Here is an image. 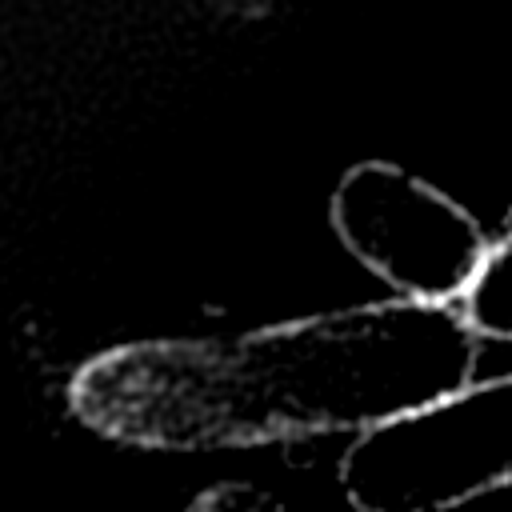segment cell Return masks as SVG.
<instances>
[{"mask_svg": "<svg viewBox=\"0 0 512 512\" xmlns=\"http://www.w3.org/2000/svg\"><path fill=\"white\" fill-rule=\"evenodd\" d=\"M460 304L372 300L228 336L128 340L84 360L68 408L104 440L160 452L356 436L476 376Z\"/></svg>", "mask_w": 512, "mask_h": 512, "instance_id": "obj_1", "label": "cell"}, {"mask_svg": "<svg viewBox=\"0 0 512 512\" xmlns=\"http://www.w3.org/2000/svg\"><path fill=\"white\" fill-rule=\"evenodd\" d=\"M336 480L356 512H452L512 488V372L356 432Z\"/></svg>", "mask_w": 512, "mask_h": 512, "instance_id": "obj_2", "label": "cell"}, {"mask_svg": "<svg viewBox=\"0 0 512 512\" xmlns=\"http://www.w3.org/2000/svg\"><path fill=\"white\" fill-rule=\"evenodd\" d=\"M328 220L344 252L392 296L424 304H460L492 248L456 196L392 160L352 164L332 188Z\"/></svg>", "mask_w": 512, "mask_h": 512, "instance_id": "obj_3", "label": "cell"}, {"mask_svg": "<svg viewBox=\"0 0 512 512\" xmlns=\"http://www.w3.org/2000/svg\"><path fill=\"white\" fill-rule=\"evenodd\" d=\"M460 312L468 316L480 340L512 344V228L492 240L480 276L460 300Z\"/></svg>", "mask_w": 512, "mask_h": 512, "instance_id": "obj_4", "label": "cell"}, {"mask_svg": "<svg viewBox=\"0 0 512 512\" xmlns=\"http://www.w3.org/2000/svg\"><path fill=\"white\" fill-rule=\"evenodd\" d=\"M188 512H288L272 492L252 484H212L204 488Z\"/></svg>", "mask_w": 512, "mask_h": 512, "instance_id": "obj_5", "label": "cell"}]
</instances>
